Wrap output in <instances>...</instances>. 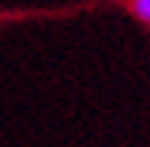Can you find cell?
I'll use <instances>...</instances> for the list:
<instances>
[{"label":"cell","instance_id":"1","mask_svg":"<svg viewBox=\"0 0 150 147\" xmlns=\"http://www.w3.org/2000/svg\"><path fill=\"white\" fill-rule=\"evenodd\" d=\"M130 9H133V15L139 20L150 23V0H130Z\"/></svg>","mask_w":150,"mask_h":147}]
</instances>
